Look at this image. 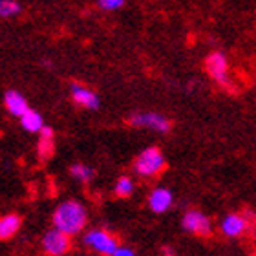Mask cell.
Wrapping results in <instances>:
<instances>
[{
    "instance_id": "obj_12",
    "label": "cell",
    "mask_w": 256,
    "mask_h": 256,
    "mask_svg": "<svg viewBox=\"0 0 256 256\" xmlns=\"http://www.w3.org/2000/svg\"><path fill=\"white\" fill-rule=\"evenodd\" d=\"M38 158L42 161L50 160L54 156V130L50 126H44L38 132V144H37Z\"/></svg>"
},
{
    "instance_id": "obj_19",
    "label": "cell",
    "mask_w": 256,
    "mask_h": 256,
    "mask_svg": "<svg viewBox=\"0 0 256 256\" xmlns=\"http://www.w3.org/2000/svg\"><path fill=\"white\" fill-rule=\"evenodd\" d=\"M112 256H136V254H134L132 249H126V247H119L118 251L114 252Z\"/></svg>"
},
{
    "instance_id": "obj_8",
    "label": "cell",
    "mask_w": 256,
    "mask_h": 256,
    "mask_svg": "<svg viewBox=\"0 0 256 256\" xmlns=\"http://www.w3.org/2000/svg\"><path fill=\"white\" fill-rule=\"evenodd\" d=\"M70 94H72V99H74L75 104L86 108V110H97L99 108V96L96 92L88 88V86L80 84V82H72L70 84Z\"/></svg>"
},
{
    "instance_id": "obj_10",
    "label": "cell",
    "mask_w": 256,
    "mask_h": 256,
    "mask_svg": "<svg viewBox=\"0 0 256 256\" xmlns=\"http://www.w3.org/2000/svg\"><path fill=\"white\" fill-rule=\"evenodd\" d=\"M4 106H6V110L13 116V118H18V119H20L22 116L30 110L26 97L22 96L20 92H16V90H8V92H6V94H4Z\"/></svg>"
},
{
    "instance_id": "obj_9",
    "label": "cell",
    "mask_w": 256,
    "mask_h": 256,
    "mask_svg": "<svg viewBox=\"0 0 256 256\" xmlns=\"http://www.w3.org/2000/svg\"><path fill=\"white\" fill-rule=\"evenodd\" d=\"M247 229H249V220L246 216H242V214H227L222 220V224H220L222 234L227 236V238H238Z\"/></svg>"
},
{
    "instance_id": "obj_16",
    "label": "cell",
    "mask_w": 256,
    "mask_h": 256,
    "mask_svg": "<svg viewBox=\"0 0 256 256\" xmlns=\"http://www.w3.org/2000/svg\"><path fill=\"white\" fill-rule=\"evenodd\" d=\"M20 11H22V8L16 0H0V16H2V18L16 16Z\"/></svg>"
},
{
    "instance_id": "obj_6",
    "label": "cell",
    "mask_w": 256,
    "mask_h": 256,
    "mask_svg": "<svg viewBox=\"0 0 256 256\" xmlns=\"http://www.w3.org/2000/svg\"><path fill=\"white\" fill-rule=\"evenodd\" d=\"M70 246H72L70 234H66L64 230L57 229V227H54L42 236V249L50 256H64L70 251Z\"/></svg>"
},
{
    "instance_id": "obj_3",
    "label": "cell",
    "mask_w": 256,
    "mask_h": 256,
    "mask_svg": "<svg viewBox=\"0 0 256 256\" xmlns=\"http://www.w3.org/2000/svg\"><path fill=\"white\" fill-rule=\"evenodd\" d=\"M82 244L88 249L99 252L102 256H112L119 249L118 238L104 229H94L90 232H86L84 238H82Z\"/></svg>"
},
{
    "instance_id": "obj_13",
    "label": "cell",
    "mask_w": 256,
    "mask_h": 256,
    "mask_svg": "<svg viewBox=\"0 0 256 256\" xmlns=\"http://www.w3.org/2000/svg\"><path fill=\"white\" fill-rule=\"evenodd\" d=\"M20 124H22V128L30 134H38L44 126H46L42 116H40L37 110H32V108L20 118Z\"/></svg>"
},
{
    "instance_id": "obj_4",
    "label": "cell",
    "mask_w": 256,
    "mask_h": 256,
    "mask_svg": "<svg viewBox=\"0 0 256 256\" xmlns=\"http://www.w3.org/2000/svg\"><path fill=\"white\" fill-rule=\"evenodd\" d=\"M205 70H207V74L210 75V79H212L216 84L224 86V88H229L230 86L229 60H227L225 54H222V52L208 54L207 59H205Z\"/></svg>"
},
{
    "instance_id": "obj_14",
    "label": "cell",
    "mask_w": 256,
    "mask_h": 256,
    "mask_svg": "<svg viewBox=\"0 0 256 256\" xmlns=\"http://www.w3.org/2000/svg\"><path fill=\"white\" fill-rule=\"evenodd\" d=\"M22 220L16 216V214H8V216H2L0 218V238L2 240H8L11 236L16 234V230L20 229Z\"/></svg>"
},
{
    "instance_id": "obj_11",
    "label": "cell",
    "mask_w": 256,
    "mask_h": 256,
    "mask_svg": "<svg viewBox=\"0 0 256 256\" xmlns=\"http://www.w3.org/2000/svg\"><path fill=\"white\" fill-rule=\"evenodd\" d=\"M172 202H174L172 192L168 190V188H163V187L154 188L148 196V207H150V210L156 214L166 212V210L172 207Z\"/></svg>"
},
{
    "instance_id": "obj_1",
    "label": "cell",
    "mask_w": 256,
    "mask_h": 256,
    "mask_svg": "<svg viewBox=\"0 0 256 256\" xmlns=\"http://www.w3.org/2000/svg\"><path fill=\"white\" fill-rule=\"evenodd\" d=\"M86 220H88L86 208L79 202L70 200V202H64L62 205L57 207L54 214V227L64 230L66 234L74 236L84 229Z\"/></svg>"
},
{
    "instance_id": "obj_15",
    "label": "cell",
    "mask_w": 256,
    "mask_h": 256,
    "mask_svg": "<svg viewBox=\"0 0 256 256\" xmlns=\"http://www.w3.org/2000/svg\"><path fill=\"white\" fill-rule=\"evenodd\" d=\"M70 174L72 178H75L77 182L80 183H88L94 178V168H90L88 165H82V163H74L70 166Z\"/></svg>"
},
{
    "instance_id": "obj_2",
    "label": "cell",
    "mask_w": 256,
    "mask_h": 256,
    "mask_svg": "<svg viewBox=\"0 0 256 256\" xmlns=\"http://www.w3.org/2000/svg\"><path fill=\"white\" fill-rule=\"evenodd\" d=\"M165 168V156L160 148L148 146L134 161V170L143 178H154Z\"/></svg>"
},
{
    "instance_id": "obj_7",
    "label": "cell",
    "mask_w": 256,
    "mask_h": 256,
    "mask_svg": "<svg viewBox=\"0 0 256 256\" xmlns=\"http://www.w3.org/2000/svg\"><path fill=\"white\" fill-rule=\"evenodd\" d=\"M182 225L183 229L187 230V232H190V234L203 236V238L212 234V224H210V220L203 212H200V210H188V212H185V216L182 220Z\"/></svg>"
},
{
    "instance_id": "obj_5",
    "label": "cell",
    "mask_w": 256,
    "mask_h": 256,
    "mask_svg": "<svg viewBox=\"0 0 256 256\" xmlns=\"http://www.w3.org/2000/svg\"><path fill=\"white\" fill-rule=\"evenodd\" d=\"M128 123L132 124V126L150 128V130H154V132H161V134H166L168 130H170V121H168V118H165L163 114H158V112L134 114V116H130Z\"/></svg>"
},
{
    "instance_id": "obj_17",
    "label": "cell",
    "mask_w": 256,
    "mask_h": 256,
    "mask_svg": "<svg viewBox=\"0 0 256 256\" xmlns=\"http://www.w3.org/2000/svg\"><path fill=\"white\" fill-rule=\"evenodd\" d=\"M114 190H116V194H118L119 198H128L134 192V182L128 176H121L118 182H116Z\"/></svg>"
},
{
    "instance_id": "obj_18",
    "label": "cell",
    "mask_w": 256,
    "mask_h": 256,
    "mask_svg": "<svg viewBox=\"0 0 256 256\" xmlns=\"http://www.w3.org/2000/svg\"><path fill=\"white\" fill-rule=\"evenodd\" d=\"M97 6L102 11H118L124 6V0H97Z\"/></svg>"
}]
</instances>
